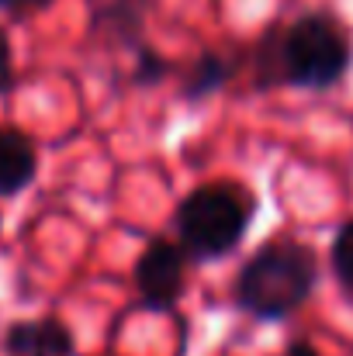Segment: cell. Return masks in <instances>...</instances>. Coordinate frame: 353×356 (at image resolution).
<instances>
[{
	"label": "cell",
	"mask_w": 353,
	"mask_h": 356,
	"mask_svg": "<svg viewBox=\"0 0 353 356\" xmlns=\"http://www.w3.org/2000/svg\"><path fill=\"white\" fill-rule=\"evenodd\" d=\"M35 173H38V149H35V142L24 131L3 124L0 128V197L24 194L31 187Z\"/></svg>",
	"instance_id": "8"
},
{
	"label": "cell",
	"mask_w": 353,
	"mask_h": 356,
	"mask_svg": "<svg viewBox=\"0 0 353 356\" xmlns=\"http://www.w3.org/2000/svg\"><path fill=\"white\" fill-rule=\"evenodd\" d=\"M239 73V59L226 56V52H215V49H205L191 66H184L177 73L180 80V101L187 104H201L208 97H215L219 90H226Z\"/></svg>",
	"instance_id": "7"
},
{
	"label": "cell",
	"mask_w": 353,
	"mask_h": 356,
	"mask_svg": "<svg viewBox=\"0 0 353 356\" xmlns=\"http://www.w3.org/2000/svg\"><path fill=\"white\" fill-rule=\"evenodd\" d=\"M14 87V52H10V38L0 28V97Z\"/></svg>",
	"instance_id": "11"
},
{
	"label": "cell",
	"mask_w": 353,
	"mask_h": 356,
	"mask_svg": "<svg viewBox=\"0 0 353 356\" xmlns=\"http://www.w3.org/2000/svg\"><path fill=\"white\" fill-rule=\"evenodd\" d=\"M187 252L177 238L152 236L132 266L135 305L142 312H173L187 291Z\"/></svg>",
	"instance_id": "4"
},
{
	"label": "cell",
	"mask_w": 353,
	"mask_h": 356,
	"mask_svg": "<svg viewBox=\"0 0 353 356\" xmlns=\"http://www.w3.org/2000/svg\"><path fill=\"white\" fill-rule=\"evenodd\" d=\"M353 70V28L329 7L298 14L295 21H274L249 52L253 90L267 94L277 87L295 90H333Z\"/></svg>",
	"instance_id": "1"
},
{
	"label": "cell",
	"mask_w": 353,
	"mask_h": 356,
	"mask_svg": "<svg viewBox=\"0 0 353 356\" xmlns=\"http://www.w3.org/2000/svg\"><path fill=\"white\" fill-rule=\"evenodd\" d=\"M177 73V63L166 59L163 52H156L149 42H142L135 49V66H132V87L139 90H149V87H159L163 80H170Z\"/></svg>",
	"instance_id": "10"
},
{
	"label": "cell",
	"mask_w": 353,
	"mask_h": 356,
	"mask_svg": "<svg viewBox=\"0 0 353 356\" xmlns=\"http://www.w3.org/2000/svg\"><path fill=\"white\" fill-rule=\"evenodd\" d=\"M253 218H256V194L246 184L208 180L177 204L173 229L191 263H215L239 249Z\"/></svg>",
	"instance_id": "3"
},
{
	"label": "cell",
	"mask_w": 353,
	"mask_h": 356,
	"mask_svg": "<svg viewBox=\"0 0 353 356\" xmlns=\"http://www.w3.org/2000/svg\"><path fill=\"white\" fill-rule=\"evenodd\" d=\"M52 0H0V14H10V17H31V14H42Z\"/></svg>",
	"instance_id": "12"
},
{
	"label": "cell",
	"mask_w": 353,
	"mask_h": 356,
	"mask_svg": "<svg viewBox=\"0 0 353 356\" xmlns=\"http://www.w3.org/2000/svg\"><path fill=\"white\" fill-rule=\"evenodd\" d=\"M3 353L7 356H77V339H73L70 325H63L52 315L21 318V322L7 325Z\"/></svg>",
	"instance_id": "5"
},
{
	"label": "cell",
	"mask_w": 353,
	"mask_h": 356,
	"mask_svg": "<svg viewBox=\"0 0 353 356\" xmlns=\"http://www.w3.org/2000/svg\"><path fill=\"white\" fill-rule=\"evenodd\" d=\"M281 356H322L308 339H291L288 346H284V353Z\"/></svg>",
	"instance_id": "13"
},
{
	"label": "cell",
	"mask_w": 353,
	"mask_h": 356,
	"mask_svg": "<svg viewBox=\"0 0 353 356\" xmlns=\"http://www.w3.org/2000/svg\"><path fill=\"white\" fill-rule=\"evenodd\" d=\"M319 252L295 236L263 242L235 273V308L253 322H284L319 287Z\"/></svg>",
	"instance_id": "2"
},
{
	"label": "cell",
	"mask_w": 353,
	"mask_h": 356,
	"mask_svg": "<svg viewBox=\"0 0 353 356\" xmlns=\"http://www.w3.org/2000/svg\"><path fill=\"white\" fill-rule=\"evenodd\" d=\"M329 270H333V280L343 294V301L353 308V218H347L329 245Z\"/></svg>",
	"instance_id": "9"
},
{
	"label": "cell",
	"mask_w": 353,
	"mask_h": 356,
	"mask_svg": "<svg viewBox=\"0 0 353 356\" xmlns=\"http://www.w3.org/2000/svg\"><path fill=\"white\" fill-rule=\"evenodd\" d=\"M152 0H104L94 7L91 35L111 49H139L146 42V14Z\"/></svg>",
	"instance_id": "6"
}]
</instances>
